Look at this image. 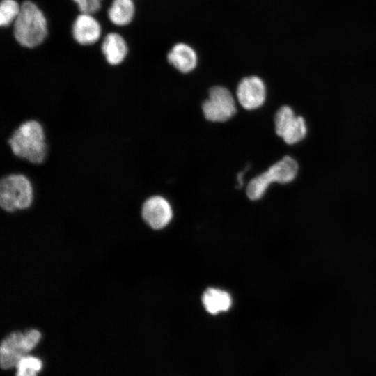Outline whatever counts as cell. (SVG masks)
Returning a JSON list of instances; mask_svg holds the SVG:
<instances>
[{
  "mask_svg": "<svg viewBox=\"0 0 376 376\" xmlns=\"http://www.w3.org/2000/svg\"><path fill=\"white\" fill-rule=\"evenodd\" d=\"M6 143L15 159L31 164H42L47 157L46 132L37 120L29 119L20 123L10 135Z\"/></svg>",
  "mask_w": 376,
  "mask_h": 376,
  "instance_id": "cell-1",
  "label": "cell"
},
{
  "mask_svg": "<svg viewBox=\"0 0 376 376\" xmlns=\"http://www.w3.org/2000/svg\"><path fill=\"white\" fill-rule=\"evenodd\" d=\"M13 33L15 41L26 49L36 48L45 42L48 35L47 22L35 3L27 0L21 4Z\"/></svg>",
  "mask_w": 376,
  "mask_h": 376,
  "instance_id": "cell-2",
  "label": "cell"
},
{
  "mask_svg": "<svg viewBox=\"0 0 376 376\" xmlns=\"http://www.w3.org/2000/svg\"><path fill=\"white\" fill-rule=\"evenodd\" d=\"M33 200V189L29 178L20 173L3 176L0 181V206L7 212L29 208Z\"/></svg>",
  "mask_w": 376,
  "mask_h": 376,
  "instance_id": "cell-3",
  "label": "cell"
},
{
  "mask_svg": "<svg viewBox=\"0 0 376 376\" xmlns=\"http://www.w3.org/2000/svg\"><path fill=\"white\" fill-rule=\"evenodd\" d=\"M298 172L297 162L290 156H285L249 182L246 187L247 196L251 200H258L263 196L271 183H290L295 179Z\"/></svg>",
  "mask_w": 376,
  "mask_h": 376,
  "instance_id": "cell-4",
  "label": "cell"
},
{
  "mask_svg": "<svg viewBox=\"0 0 376 376\" xmlns=\"http://www.w3.org/2000/svg\"><path fill=\"white\" fill-rule=\"evenodd\" d=\"M40 336V333L36 329L29 330L24 334L18 331L8 335L0 347L1 367L8 369L15 366L37 345Z\"/></svg>",
  "mask_w": 376,
  "mask_h": 376,
  "instance_id": "cell-5",
  "label": "cell"
},
{
  "mask_svg": "<svg viewBox=\"0 0 376 376\" xmlns=\"http://www.w3.org/2000/svg\"><path fill=\"white\" fill-rule=\"evenodd\" d=\"M235 99L228 89L216 86L209 91V96L202 104L205 118L212 122L222 123L236 113Z\"/></svg>",
  "mask_w": 376,
  "mask_h": 376,
  "instance_id": "cell-6",
  "label": "cell"
},
{
  "mask_svg": "<svg viewBox=\"0 0 376 376\" xmlns=\"http://www.w3.org/2000/svg\"><path fill=\"white\" fill-rule=\"evenodd\" d=\"M236 97L244 109H258L264 104L266 99L265 85L257 76L244 77L237 85Z\"/></svg>",
  "mask_w": 376,
  "mask_h": 376,
  "instance_id": "cell-7",
  "label": "cell"
},
{
  "mask_svg": "<svg viewBox=\"0 0 376 376\" xmlns=\"http://www.w3.org/2000/svg\"><path fill=\"white\" fill-rule=\"evenodd\" d=\"M141 216L152 229L160 230L169 223L173 212L170 204L164 198L154 196L143 203Z\"/></svg>",
  "mask_w": 376,
  "mask_h": 376,
  "instance_id": "cell-8",
  "label": "cell"
},
{
  "mask_svg": "<svg viewBox=\"0 0 376 376\" xmlns=\"http://www.w3.org/2000/svg\"><path fill=\"white\" fill-rule=\"evenodd\" d=\"M72 36L81 46H91L98 42L102 35L99 22L89 14L81 13L74 20Z\"/></svg>",
  "mask_w": 376,
  "mask_h": 376,
  "instance_id": "cell-9",
  "label": "cell"
},
{
  "mask_svg": "<svg viewBox=\"0 0 376 376\" xmlns=\"http://www.w3.org/2000/svg\"><path fill=\"white\" fill-rule=\"evenodd\" d=\"M100 52L105 62L111 67L123 64L129 54L127 41L120 34L116 32L107 33L100 46Z\"/></svg>",
  "mask_w": 376,
  "mask_h": 376,
  "instance_id": "cell-10",
  "label": "cell"
},
{
  "mask_svg": "<svg viewBox=\"0 0 376 376\" xmlns=\"http://www.w3.org/2000/svg\"><path fill=\"white\" fill-rule=\"evenodd\" d=\"M167 60L182 73L192 71L197 64V54L189 45L183 42L175 44L167 54Z\"/></svg>",
  "mask_w": 376,
  "mask_h": 376,
  "instance_id": "cell-11",
  "label": "cell"
},
{
  "mask_svg": "<svg viewBox=\"0 0 376 376\" xmlns=\"http://www.w3.org/2000/svg\"><path fill=\"white\" fill-rule=\"evenodd\" d=\"M202 302L205 310L212 315L227 311L232 305L229 293L214 288H209L205 291L202 297Z\"/></svg>",
  "mask_w": 376,
  "mask_h": 376,
  "instance_id": "cell-12",
  "label": "cell"
},
{
  "mask_svg": "<svg viewBox=\"0 0 376 376\" xmlns=\"http://www.w3.org/2000/svg\"><path fill=\"white\" fill-rule=\"evenodd\" d=\"M134 14L135 6L132 0H113L107 12L110 22L119 26L128 25Z\"/></svg>",
  "mask_w": 376,
  "mask_h": 376,
  "instance_id": "cell-13",
  "label": "cell"
},
{
  "mask_svg": "<svg viewBox=\"0 0 376 376\" xmlns=\"http://www.w3.org/2000/svg\"><path fill=\"white\" fill-rule=\"evenodd\" d=\"M308 132V126L305 118L295 115L277 134L288 145H294L303 141Z\"/></svg>",
  "mask_w": 376,
  "mask_h": 376,
  "instance_id": "cell-14",
  "label": "cell"
},
{
  "mask_svg": "<svg viewBox=\"0 0 376 376\" xmlns=\"http://www.w3.org/2000/svg\"><path fill=\"white\" fill-rule=\"evenodd\" d=\"M21 9L15 0H1L0 3V26L8 27L14 23Z\"/></svg>",
  "mask_w": 376,
  "mask_h": 376,
  "instance_id": "cell-15",
  "label": "cell"
},
{
  "mask_svg": "<svg viewBox=\"0 0 376 376\" xmlns=\"http://www.w3.org/2000/svg\"><path fill=\"white\" fill-rule=\"evenodd\" d=\"M17 372L15 376H37L42 367L41 361L33 356H25L16 364Z\"/></svg>",
  "mask_w": 376,
  "mask_h": 376,
  "instance_id": "cell-16",
  "label": "cell"
},
{
  "mask_svg": "<svg viewBox=\"0 0 376 376\" xmlns=\"http://www.w3.org/2000/svg\"><path fill=\"white\" fill-rule=\"evenodd\" d=\"M81 13L95 14L101 8L102 0H72Z\"/></svg>",
  "mask_w": 376,
  "mask_h": 376,
  "instance_id": "cell-17",
  "label": "cell"
},
{
  "mask_svg": "<svg viewBox=\"0 0 376 376\" xmlns=\"http://www.w3.org/2000/svg\"><path fill=\"white\" fill-rule=\"evenodd\" d=\"M244 171L240 172L237 175V182L238 185L237 187H241L243 185V175H244Z\"/></svg>",
  "mask_w": 376,
  "mask_h": 376,
  "instance_id": "cell-18",
  "label": "cell"
}]
</instances>
